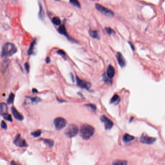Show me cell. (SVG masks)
<instances>
[{"mask_svg": "<svg viewBox=\"0 0 165 165\" xmlns=\"http://www.w3.org/2000/svg\"><path fill=\"white\" fill-rule=\"evenodd\" d=\"M90 35L91 37L94 39H99V37L98 36V32L96 30H90L89 31Z\"/></svg>", "mask_w": 165, "mask_h": 165, "instance_id": "cell-18", "label": "cell"}, {"mask_svg": "<svg viewBox=\"0 0 165 165\" xmlns=\"http://www.w3.org/2000/svg\"><path fill=\"white\" fill-rule=\"evenodd\" d=\"M24 67H25V69L26 70L27 72H29V70H30V65H29V64L28 63L26 62L24 65Z\"/></svg>", "mask_w": 165, "mask_h": 165, "instance_id": "cell-31", "label": "cell"}, {"mask_svg": "<svg viewBox=\"0 0 165 165\" xmlns=\"http://www.w3.org/2000/svg\"><path fill=\"white\" fill-rule=\"evenodd\" d=\"M67 122L65 119L62 117H57L54 120V124L56 130H60L64 128L66 125Z\"/></svg>", "mask_w": 165, "mask_h": 165, "instance_id": "cell-4", "label": "cell"}, {"mask_svg": "<svg viewBox=\"0 0 165 165\" xmlns=\"http://www.w3.org/2000/svg\"><path fill=\"white\" fill-rule=\"evenodd\" d=\"M10 62V61L8 60H5L3 62L2 65H1V70H0L3 74H4V73H5L6 72V70H7V69L9 66Z\"/></svg>", "mask_w": 165, "mask_h": 165, "instance_id": "cell-13", "label": "cell"}, {"mask_svg": "<svg viewBox=\"0 0 165 165\" xmlns=\"http://www.w3.org/2000/svg\"><path fill=\"white\" fill-rule=\"evenodd\" d=\"M56 1H59V0H56Z\"/></svg>", "mask_w": 165, "mask_h": 165, "instance_id": "cell-38", "label": "cell"}, {"mask_svg": "<svg viewBox=\"0 0 165 165\" xmlns=\"http://www.w3.org/2000/svg\"><path fill=\"white\" fill-rule=\"evenodd\" d=\"M44 10L41 6V5H40V10H39V17L41 18V19H43L44 17Z\"/></svg>", "mask_w": 165, "mask_h": 165, "instance_id": "cell-26", "label": "cell"}, {"mask_svg": "<svg viewBox=\"0 0 165 165\" xmlns=\"http://www.w3.org/2000/svg\"><path fill=\"white\" fill-rule=\"evenodd\" d=\"M14 143L16 146L19 147H26L28 145L24 139H22L21 137V135H18L14 141Z\"/></svg>", "mask_w": 165, "mask_h": 165, "instance_id": "cell-6", "label": "cell"}, {"mask_svg": "<svg viewBox=\"0 0 165 165\" xmlns=\"http://www.w3.org/2000/svg\"><path fill=\"white\" fill-rule=\"evenodd\" d=\"M41 133H42L41 130H37V131H34V132H32V133H31V135H32V136H33L34 137H35V138H36V137H39V136L41 135Z\"/></svg>", "mask_w": 165, "mask_h": 165, "instance_id": "cell-25", "label": "cell"}, {"mask_svg": "<svg viewBox=\"0 0 165 165\" xmlns=\"http://www.w3.org/2000/svg\"><path fill=\"white\" fill-rule=\"evenodd\" d=\"M44 143L48 146H52L54 145V141L50 139H44L43 140Z\"/></svg>", "mask_w": 165, "mask_h": 165, "instance_id": "cell-21", "label": "cell"}, {"mask_svg": "<svg viewBox=\"0 0 165 165\" xmlns=\"http://www.w3.org/2000/svg\"><path fill=\"white\" fill-rule=\"evenodd\" d=\"M10 165H20L19 164H18L16 162H15L14 161H12L10 163Z\"/></svg>", "mask_w": 165, "mask_h": 165, "instance_id": "cell-34", "label": "cell"}, {"mask_svg": "<svg viewBox=\"0 0 165 165\" xmlns=\"http://www.w3.org/2000/svg\"><path fill=\"white\" fill-rule=\"evenodd\" d=\"M95 6H96V9L98 11H99L100 12H101V13H102L105 15H106L109 17H112L114 15V13L112 10H110L106 8V7L98 4H96Z\"/></svg>", "mask_w": 165, "mask_h": 165, "instance_id": "cell-5", "label": "cell"}, {"mask_svg": "<svg viewBox=\"0 0 165 165\" xmlns=\"http://www.w3.org/2000/svg\"><path fill=\"white\" fill-rule=\"evenodd\" d=\"M134 139V137L128 134H125L122 138V140L125 142H128L133 140Z\"/></svg>", "mask_w": 165, "mask_h": 165, "instance_id": "cell-15", "label": "cell"}, {"mask_svg": "<svg viewBox=\"0 0 165 165\" xmlns=\"http://www.w3.org/2000/svg\"><path fill=\"white\" fill-rule=\"evenodd\" d=\"M119 99V97L118 95L115 94L114 95L113 97L112 98V99L111 100V101H110V103H113L114 102H115L116 101H117Z\"/></svg>", "mask_w": 165, "mask_h": 165, "instance_id": "cell-27", "label": "cell"}, {"mask_svg": "<svg viewBox=\"0 0 165 165\" xmlns=\"http://www.w3.org/2000/svg\"><path fill=\"white\" fill-rule=\"evenodd\" d=\"M32 92H37V90L36 89H32Z\"/></svg>", "mask_w": 165, "mask_h": 165, "instance_id": "cell-36", "label": "cell"}, {"mask_svg": "<svg viewBox=\"0 0 165 165\" xmlns=\"http://www.w3.org/2000/svg\"><path fill=\"white\" fill-rule=\"evenodd\" d=\"M3 117L4 118V119H5V120L8 121H10V122H12V117H11V116L9 114H6L5 115H3Z\"/></svg>", "mask_w": 165, "mask_h": 165, "instance_id": "cell-28", "label": "cell"}, {"mask_svg": "<svg viewBox=\"0 0 165 165\" xmlns=\"http://www.w3.org/2000/svg\"><path fill=\"white\" fill-rule=\"evenodd\" d=\"M79 132L78 126L74 124L70 125L65 130V134L69 138L74 137L77 135Z\"/></svg>", "mask_w": 165, "mask_h": 165, "instance_id": "cell-3", "label": "cell"}, {"mask_svg": "<svg viewBox=\"0 0 165 165\" xmlns=\"http://www.w3.org/2000/svg\"><path fill=\"white\" fill-rule=\"evenodd\" d=\"M58 31L60 34L64 35L66 37H68V34H67L65 27L64 25H62L59 27V28H58Z\"/></svg>", "mask_w": 165, "mask_h": 165, "instance_id": "cell-16", "label": "cell"}, {"mask_svg": "<svg viewBox=\"0 0 165 165\" xmlns=\"http://www.w3.org/2000/svg\"><path fill=\"white\" fill-rule=\"evenodd\" d=\"M106 32L108 34H112V33H114V31L113 30H112L111 28H106Z\"/></svg>", "mask_w": 165, "mask_h": 165, "instance_id": "cell-29", "label": "cell"}, {"mask_svg": "<svg viewBox=\"0 0 165 165\" xmlns=\"http://www.w3.org/2000/svg\"><path fill=\"white\" fill-rule=\"evenodd\" d=\"M77 81L78 85L82 88H84L87 90H89L91 85L89 82H87L84 80H82L77 77Z\"/></svg>", "mask_w": 165, "mask_h": 165, "instance_id": "cell-9", "label": "cell"}, {"mask_svg": "<svg viewBox=\"0 0 165 165\" xmlns=\"http://www.w3.org/2000/svg\"><path fill=\"white\" fill-rule=\"evenodd\" d=\"M87 106H88V107H90L91 109H92L93 110H94V111H96V106L93 104H88V105H86Z\"/></svg>", "mask_w": 165, "mask_h": 165, "instance_id": "cell-32", "label": "cell"}, {"mask_svg": "<svg viewBox=\"0 0 165 165\" xmlns=\"http://www.w3.org/2000/svg\"><path fill=\"white\" fill-rule=\"evenodd\" d=\"M50 61V59L49 57H47L46 58V62L47 63H49Z\"/></svg>", "mask_w": 165, "mask_h": 165, "instance_id": "cell-35", "label": "cell"}, {"mask_svg": "<svg viewBox=\"0 0 165 165\" xmlns=\"http://www.w3.org/2000/svg\"><path fill=\"white\" fill-rule=\"evenodd\" d=\"M17 49L14 45L12 43H6L3 46L1 56L2 57L6 58L12 56L16 52Z\"/></svg>", "mask_w": 165, "mask_h": 165, "instance_id": "cell-2", "label": "cell"}, {"mask_svg": "<svg viewBox=\"0 0 165 165\" xmlns=\"http://www.w3.org/2000/svg\"><path fill=\"white\" fill-rule=\"evenodd\" d=\"M7 106L5 103H0V115H4L7 114Z\"/></svg>", "mask_w": 165, "mask_h": 165, "instance_id": "cell-14", "label": "cell"}, {"mask_svg": "<svg viewBox=\"0 0 165 165\" xmlns=\"http://www.w3.org/2000/svg\"><path fill=\"white\" fill-rule=\"evenodd\" d=\"M127 162L124 160H116L112 163V165H127Z\"/></svg>", "mask_w": 165, "mask_h": 165, "instance_id": "cell-17", "label": "cell"}, {"mask_svg": "<svg viewBox=\"0 0 165 165\" xmlns=\"http://www.w3.org/2000/svg\"><path fill=\"white\" fill-rule=\"evenodd\" d=\"M155 140V138L149 137L145 133H143L140 137V141L145 144H152L154 143Z\"/></svg>", "mask_w": 165, "mask_h": 165, "instance_id": "cell-7", "label": "cell"}, {"mask_svg": "<svg viewBox=\"0 0 165 165\" xmlns=\"http://www.w3.org/2000/svg\"><path fill=\"white\" fill-rule=\"evenodd\" d=\"M101 121L104 123L105 127L106 130H109L112 128L113 125V123L110 119L105 115H102L100 117Z\"/></svg>", "mask_w": 165, "mask_h": 165, "instance_id": "cell-8", "label": "cell"}, {"mask_svg": "<svg viewBox=\"0 0 165 165\" xmlns=\"http://www.w3.org/2000/svg\"><path fill=\"white\" fill-rule=\"evenodd\" d=\"M57 53H58L59 54L62 55V56H64V57H65V53L63 50H60L58 51Z\"/></svg>", "mask_w": 165, "mask_h": 165, "instance_id": "cell-33", "label": "cell"}, {"mask_svg": "<svg viewBox=\"0 0 165 165\" xmlns=\"http://www.w3.org/2000/svg\"><path fill=\"white\" fill-rule=\"evenodd\" d=\"M15 99V95L13 93H11L10 95H9V98L7 100V103L8 104H11L13 103L14 100Z\"/></svg>", "mask_w": 165, "mask_h": 165, "instance_id": "cell-23", "label": "cell"}, {"mask_svg": "<svg viewBox=\"0 0 165 165\" xmlns=\"http://www.w3.org/2000/svg\"><path fill=\"white\" fill-rule=\"evenodd\" d=\"M1 126L2 128H4V129H5V130L7 129V125L4 121H2L1 124Z\"/></svg>", "mask_w": 165, "mask_h": 165, "instance_id": "cell-30", "label": "cell"}, {"mask_svg": "<svg viewBox=\"0 0 165 165\" xmlns=\"http://www.w3.org/2000/svg\"><path fill=\"white\" fill-rule=\"evenodd\" d=\"M70 3L72 5L78 8H80V5L78 0H70Z\"/></svg>", "mask_w": 165, "mask_h": 165, "instance_id": "cell-24", "label": "cell"}, {"mask_svg": "<svg viewBox=\"0 0 165 165\" xmlns=\"http://www.w3.org/2000/svg\"><path fill=\"white\" fill-rule=\"evenodd\" d=\"M95 133L94 127L90 125H83L80 130V134L81 137L85 140H88Z\"/></svg>", "mask_w": 165, "mask_h": 165, "instance_id": "cell-1", "label": "cell"}, {"mask_svg": "<svg viewBox=\"0 0 165 165\" xmlns=\"http://www.w3.org/2000/svg\"><path fill=\"white\" fill-rule=\"evenodd\" d=\"M52 21V22L56 25H60L61 23V21L60 19V18L58 17H53Z\"/></svg>", "mask_w": 165, "mask_h": 165, "instance_id": "cell-22", "label": "cell"}, {"mask_svg": "<svg viewBox=\"0 0 165 165\" xmlns=\"http://www.w3.org/2000/svg\"><path fill=\"white\" fill-rule=\"evenodd\" d=\"M116 57L120 66L122 68L125 67L126 65V61L120 52H118L116 55Z\"/></svg>", "mask_w": 165, "mask_h": 165, "instance_id": "cell-10", "label": "cell"}, {"mask_svg": "<svg viewBox=\"0 0 165 165\" xmlns=\"http://www.w3.org/2000/svg\"><path fill=\"white\" fill-rule=\"evenodd\" d=\"M27 99H29L30 100V101L32 103H34V104H36L38 103L39 102H40L41 100V99L37 97H33V98H30V97H28Z\"/></svg>", "mask_w": 165, "mask_h": 165, "instance_id": "cell-19", "label": "cell"}, {"mask_svg": "<svg viewBox=\"0 0 165 165\" xmlns=\"http://www.w3.org/2000/svg\"><path fill=\"white\" fill-rule=\"evenodd\" d=\"M35 41H33L31 44V45H30V46L29 48V50L28 51V54L29 55H31L33 53V49H34V45H35Z\"/></svg>", "mask_w": 165, "mask_h": 165, "instance_id": "cell-20", "label": "cell"}, {"mask_svg": "<svg viewBox=\"0 0 165 165\" xmlns=\"http://www.w3.org/2000/svg\"><path fill=\"white\" fill-rule=\"evenodd\" d=\"M129 44H130V45L131 46V47H132V49H133V50H134V47H133V46H132V44H131V43H129Z\"/></svg>", "mask_w": 165, "mask_h": 165, "instance_id": "cell-37", "label": "cell"}, {"mask_svg": "<svg viewBox=\"0 0 165 165\" xmlns=\"http://www.w3.org/2000/svg\"><path fill=\"white\" fill-rule=\"evenodd\" d=\"M11 110L13 115L16 119L19 121H22L23 120L24 117L22 116V115H21L19 112H18L17 111V110L14 107H12Z\"/></svg>", "mask_w": 165, "mask_h": 165, "instance_id": "cell-11", "label": "cell"}, {"mask_svg": "<svg viewBox=\"0 0 165 165\" xmlns=\"http://www.w3.org/2000/svg\"><path fill=\"white\" fill-rule=\"evenodd\" d=\"M106 76H107L108 78L109 79L112 78L114 76L115 73L114 68L112 65L108 66L106 70Z\"/></svg>", "mask_w": 165, "mask_h": 165, "instance_id": "cell-12", "label": "cell"}]
</instances>
